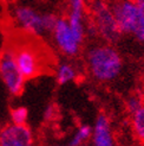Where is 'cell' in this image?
I'll return each mask as SVG.
<instances>
[{
  "instance_id": "1",
  "label": "cell",
  "mask_w": 144,
  "mask_h": 146,
  "mask_svg": "<svg viewBox=\"0 0 144 146\" xmlns=\"http://www.w3.org/2000/svg\"><path fill=\"white\" fill-rule=\"evenodd\" d=\"M85 63L91 77L99 83L113 82L123 70V58L111 43L90 46L85 54Z\"/></svg>"
},
{
  "instance_id": "2",
  "label": "cell",
  "mask_w": 144,
  "mask_h": 146,
  "mask_svg": "<svg viewBox=\"0 0 144 146\" xmlns=\"http://www.w3.org/2000/svg\"><path fill=\"white\" fill-rule=\"evenodd\" d=\"M111 9L120 35L144 44V9L135 0H113Z\"/></svg>"
},
{
  "instance_id": "3",
  "label": "cell",
  "mask_w": 144,
  "mask_h": 146,
  "mask_svg": "<svg viewBox=\"0 0 144 146\" xmlns=\"http://www.w3.org/2000/svg\"><path fill=\"white\" fill-rule=\"evenodd\" d=\"M89 12L91 14V24L96 33L106 43L116 42L120 33L115 19L111 5L105 0H91L89 4Z\"/></svg>"
},
{
  "instance_id": "4",
  "label": "cell",
  "mask_w": 144,
  "mask_h": 146,
  "mask_svg": "<svg viewBox=\"0 0 144 146\" xmlns=\"http://www.w3.org/2000/svg\"><path fill=\"white\" fill-rule=\"evenodd\" d=\"M0 78L11 95L19 96L24 92L26 78L20 72L10 48L0 51Z\"/></svg>"
},
{
  "instance_id": "5",
  "label": "cell",
  "mask_w": 144,
  "mask_h": 146,
  "mask_svg": "<svg viewBox=\"0 0 144 146\" xmlns=\"http://www.w3.org/2000/svg\"><path fill=\"white\" fill-rule=\"evenodd\" d=\"M13 52L14 60L18 65L20 72L27 80H32L37 77L41 70V58L32 45L30 44H17L13 48H10Z\"/></svg>"
},
{
  "instance_id": "6",
  "label": "cell",
  "mask_w": 144,
  "mask_h": 146,
  "mask_svg": "<svg viewBox=\"0 0 144 146\" xmlns=\"http://www.w3.org/2000/svg\"><path fill=\"white\" fill-rule=\"evenodd\" d=\"M53 42L60 52L66 57H76L82 50L81 43L72 32L66 18H58L51 32Z\"/></svg>"
},
{
  "instance_id": "7",
  "label": "cell",
  "mask_w": 144,
  "mask_h": 146,
  "mask_svg": "<svg viewBox=\"0 0 144 146\" xmlns=\"http://www.w3.org/2000/svg\"><path fill=\"white\" fill-rule=\"evenodd\" d=\"M13 17L18 26L32 36H43L46 33L44 26V13L27 5H18L13 10Z\"/></svg>"
},
{
  "instance_id": "8",
  "label": "cell",
  "mask_w": 144,
  "mask_h": 146,
  "mask_svg": "<svg viewBox=\"0 0 144 146\" xmlns=\"http://www.w3.org/2000/svg\"><path fill=\"white\" fill-rule=\"evenodd\" d=\"M34 138L27 125L9 123L0 131V146H31Z\"/></svg>"
},
{
  "instance_id": "9",
  "label": "cell",
  "mask_w": 144,
  "mask_h": 146,
  "mask_svg": "<svg viewBox=\"0 0 144 146\" xmlns=\"http://www.w3.org/2000/svg\"><path fill=\"white\" fill-rule=\"evenodd\" d=\"M91 141L95 146H113L115 137L110 119L105 114H99L92 127Z\"/></svg>"
},
{
  "instance_id": "10",
  "label": "cell",
  "mask_w": 144,
  "mask_h": 146,
  "mask_svg": "<svg viewBox=\"0 0 144 146\" xmlns=\"http://www.w3.org/2000/svg\"><path fill=\"white\" fill-rule=\"evenodd\" d=\"M78 76V70L76 65L71 62H62L57 65L56 69V80L57 83L64 86L75 81Z\"/></svg>"
},
{
  "instance_id": "11",
  "label": "cell",
  "mask_w": 144,
  "mask_h": 146,
  "mask_svg": "<svg viewBox=\"0 0 144 146\" xmlns=\"http://www.w3.org/2000/svg\"><path fill=\"white\" fill-rule=\"evenodd\" d=\"M131 114V131L135 139L141 144H144V105L136 109Z\"/></svg>"
},
{
  "instance_id": "12",
  "label": "cell",
  "mask_w": 144,
  "mask_h": 146,
  "mask_svg": "<svg viewBox=\"0 0 144 146\" xmlns=\"http://www.w3.org/2000/svg\"><path fill=\"white\" fill-rule=\"evenodd\" d=\"M91 135H92V127L89 125H82L77 128L75 132L72 139L70 140L69 145L70 146H82L85 145L88 141L91 140Z\"/></svg>"
},
{
  "instance_id": "13",
  "label": "cell",
  "mask_w": 144,
  "mask_h": 146,
  "mask_svg": "<svg viewBox=\"0 0 144 146\" xmlns=\"http://www.w3.org/2000/svg\"><path fill=\"white\" fill-rule=\"evenodd\" d=\"M10 118L12 123H17V125H26L28 120V111L26 107L18 106L11 109Z\"/></svg>"
},
{
  "instance_id": "14",
  "label": "cell",
  "mask_w": 144,
  "mask_h": 146,
  "mask_svg": "<svg viewBox=\"0 0 144 146\" xmlns=\"http://www.w3.org/2000/svg\"><path fill=\"white\" fill-rule=\"evenodd\" d=\"M125 105H126V109L129 111V113H132L143 105V101H142L141 96H138V95H130L126 99Z\"/></svg>"
},
{
  "instance_id": "15",
  "label": "cell",
  "mask_w": 144,
  "mask_h": 146,
  "mask_svg": "<svg viewBox=\"0 0 144 146\" xmlns=\"http://www.w3.org/2000/svg\"><path fill=\"white\" fill-rule=\"evenodd\" d=\"M69 10H86L84 0H66Z\"/></svg>"
},
{
  "instance_id": "16",
  "label": "cell",
  "mask_w": 144,
  "mask_h": 146,
  "mask_svg": "<svg viewBox=\"0 0 144 146\" xmlns=\"http://www.w3.org/2000/svg\"><path fill=\"white\" fill-rule=\"evenodd\" d=\"M57 114V109L54 107V105H50L47 106V108L45 109V113H44V118L45 120H52Z\"/></svg>"
},
{
  "instance_id": "17",
  "label": "cell",
  "mask_w": 144,
  "mask_h": 146,
  "mask_svg": "<svg viewBox=\"0 0 144 146\" xmlns=\"http://www.w3.org/2000/svg\"><path fill=\"white\" fill-rule=\"evenodd\" d=\"M135 1H136V3H138V4L143 7V9H144V0H135Z\"/></svg>"
},
{
  "instance_id": "18",
  "label": "cell",
  "mask_w": 144,
  "mask_h": 146,
  "mask_svg": "<svg viewBox=\"0 0 144 146\" xmlns=\"http://www.w3.org/2000/svg\"><path fill=\"white\" fill-rule=\"evenodd\" d=\"M105 1H107V3H110V1H113V0H105Z\"/></svg>"
},
{
  "instance_id": "19",
  "label": "cell",
  "mask_w": 144,
  "mask_h": 146,
  "mask_svg": "<svg viewBox=\"0 0 144 146\" xmlns=\"http://www.w3.org/2000/svg\"><path fill=\"white\" fill-rule=\"evenodd\" d=\"M0 131H1V126H0Z\"/></svg>"
}]
</instances>
